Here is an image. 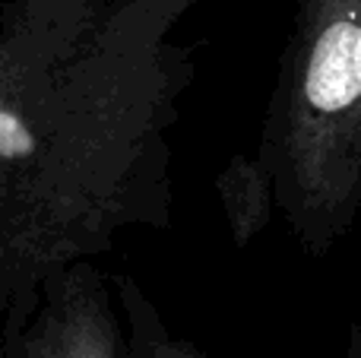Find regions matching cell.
<instances>
[{"mask_svg": "<svg viewBox=\"0 0 361 358\" xmlns=\"http://www.w3.org/2000/svg\"><path fill=\"white\" fill-rule=\"evenodd\" d=\"M286 156L305 206L336 213L361 181V0H314Z\"/></svg>", "mask_w": 361, "mask_h": 358, "instance_id": "1", "label": "cell"}, {"mask_svg": "<svg viewBox=\"0 0 361 358\" xmlns=\"http://www.w3.org/2000/svg\"><path fill=\"white\" fill-rule=\"evenodd\" d=\"M25 358H124L105 302L95 295H63L44 317Z\"/></svg>", "mask_w": 361, "mask_h": 358, "instance_id": "2", "label": "cell"}, {"mask_svg": "<svg viewBox=\"0 0 361 358\" xmlns=\"http://www.w3.org/2000/svg\"><path fill=\"white\" fill-rule=\"evenodd\" d=\"M140 358H203L187 342H175L162 333H146L143 346H140Z\"/></svg>", "mask_w": 361, "mask_h": 358, "instance_id": "3", "label": "cell"}, {"mask_svg": "<svg viewBox=\"0 0 361 358\" xmlns=\"http://www.w3.org/2000/svg\"><path fill=\"white\" fill-rule=\"evenodd\" d=\"M345 358H361V330H355V336H352V346L345 352Z\"/></svg>", "mask_w": 361, "mask_h": 358, "instance_id": "4", "label": "cell"}, {"mask_svg": "<svg viewBox=\"0 0 361 358\" xmlns=\"http://www.w3.org/2000/svg\"><path fill=\"white\" fill-rule=\"evenodd\" d=\"M16 358H25V355H16Z\"/></svg>", "mask_w": 361, "mask_h": 358, "instance_id": "5", "label": "cell"}]
</instances>
